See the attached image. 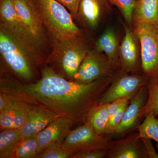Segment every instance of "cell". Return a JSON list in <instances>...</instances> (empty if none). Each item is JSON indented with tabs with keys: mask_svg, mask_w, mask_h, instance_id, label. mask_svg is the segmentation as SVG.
<instances>
[{
	"mask_svg": "<svg viewBox=\"0 0 158 158\" xmlns=\"http://www.w3.org/2000/svg\"><path fill=\"white\" fill-rule=\"evenodd\" d=\"M148 97L147 85L142 87L131 99L125 111L120 124L113 135L124 136L135 125Z\"/></svg>",
	"mask_w": 158,
	"mask_h": 158,
	"instance_id": "e0dca14e",
	"label": "cell"
},
{
	"mask_svg": "<svg viewBox=\"0 0 158 158\" xmlns=\"http://www.w3.org/2000/svg\"><path fill=\"white\" fill-rule=\"evenodd\" d=\"M52 41L81 37L67 9L56 0H30Z\"/></svg>",
	"mask_w": 158,
	"mask_h": 158,
	"instance_id": "277c9868",
	"label": "cell"
},
{
	"mask_svg": "<svg viewBox=\"0 0 158 158\" xmlns=\"http://www.w3.org/2000/svg\"><path fill=\"white\" fill-rule=\"evenodd\" d=\"M73 124V123L68 118L59 117L37 134L36 136L38 143V155L52 144H62Z\"/></svg>",
	"mask_w": 158,
	"mask_h": 158,
	"instance_id": "5bb4252c",
	"label": "cell"
},
{
	"mask_svg": "<svg viewBox=\"0 0 158 158\" xmlns=\"http://www.w3.org/2000/svg\"><path fill=\"white\" fill-rule=\"evenodd\" d=\"M0 54L5 65L21 81H37V68L41 65L34 54L17 37L0 25Z\"/></svg>",
	"mask_w": 158,
	"mask_h": 158,
	"instance_id": "7a4b0ae2",
	"label": "cell"
},
{
	"mask_svg": "<svg viewBox=\"0 0 158 158\" xmlns=\"http://www.w3.org/2000/svg\"><path fill=\"white\" fill-rule=\"evenodd\" d=\"M131 99V98H130L119 99L109 103L108 106L109 119L113 117L119 111L125 103L130 101Z\"/></svg>",
	"mask_w": 158,
	"mask_h": 158,
	"instance_id": "f1b7e54d",
	"label": "cell"
},
{
	"mask_svg": "<svg viewBox=\"0 0 158 158\" xmlns=\"http://www.w3.org/2000/svg\"><path fill=\"white\" fill-rule=\"evenodd\" d=\"M109 103L97 104L89 110L83 123L89 126L98 134L105 135L109 120L108 106Z\"/></svg>",
	"mask_w": 158,
	"mask_h": 158,
	"instance_id": "d6986e66",
	"label": "cell"
},
{
	"mask_svg": "<svg viewBox=\"0 0 158 158\" xmlns=\"http://www.w3.org/2000/svg\"><path fill=\"white\" fill-rule=\"evenodd\" d=\"M60 117L42 105H31L27 119L20 127L23 138L36 135L52 122Z\"/></svg>",
	"mask_w": 158,
	"mask_h": 158,
	"instance_id": "9a60e30c",
	"label": "cell"
},
{
	"mask_svg": "<svg viewBox=\"0 0 158 158\" xmlns=\"http://www.w3.org/2000/svg\"><path fill=\"white\" fill-rule=\"evenodd\" d=\"M114 70L106 55L95 49L89 50L73 81L88 84L102 78L113 76Z\"/></svg>",
	"mask_w": 158,
	"mask_h": 158,
	"instance_id": "30bf717a",
	"label": "cell"
},
{
	"mask_svg": "<svg viewBox=\"0 0 158 158\" xmlns=\"http://www.w3.org/2000/svg\"><path fill=\"white\" fill-rule=\"evenodd\" d=\"M106 158H149L138 132H134L124 139L110 141Z\"/></svg>",
	"mask_w": 158,
	"mask_h": 158,
	"instance_id": "4fadbf2b",
	"label": "cell"
},
{
	"mask_svg": "<svg viewBox=\"0 0 158 158\" xmlns=\"http://www.w3.org/2000/svg\"><path fill=\"white\" fill-rule=\"evenodd\" d=\"M134 22L155 24L158 25V0H138L133 13Z\"/></svg>",
	"mask_w": 158,
	"mask_h": 158,
	"instance_id": "ffe728a7",
	"label": "cell"
},
{
	"mask_svg": "<svg viewBox=\"0 0 158 158\" xmlns=\"http://www.w3.org/2000/svg\"><path fill=\"white\" fill-rule=\"evenodd\" d=\"M111 6L107 0H81L76 19L88 28L95 30Z\"/></svg>",
	"mask_w": 158,
	"mask_h": 158,
	"instance_id": "2e32d148",
	"label": "cell"
},
{
	"mask_svg": "<svg viewBox=\"0 0 158 158\" xmlns=\"http://www.w3.org/2000/svg\"><path fill=\"white\" fill-rule=\"evenodd\" d=\"M130 101L125 103L117 113L109 119L105 131V135H113L115 131L120 124L123 114L129 104Z\"/></svg>",
	"mask_w": 158,
	"mask_h": 158,
	"instance_id": "4316f807",
	"label": "cell"
},
{
	"mask_svg": "<svg viewBox=\"0 0 158 158\" xmlns=\"http://www.w3.org/2000/svg\"><path fill=\"white\" fill-rule=\"evenodd\" d=\"M20 19L42 51L46 41L45 28L30 0H12Z\"/></svg>",
	"mask_w": 158,
	"mask_h": 158,
	"instance_id": "8fae6325",
	"label": "cell"
},
{
	"mask_svg": "<svg viewBox=\"0 0 158 158\" xmlns=\"http://www.w3.org/2000/svg\"><path fill=\"white\" fill-rule=\"evenodd\" d=\"M0 25L11 31L24 44L41 65L46 63L47 59L20 19L12 0H0Z\"/></svg>",
	"mask_w": 158,
	"mask_h": 158,
	"instance_id": "8992f818",
	"label": "cell"
},
{
	"mask_svg": "<svg viewBox=\"0 0 158 158\" xmlns=\"http://www.w3.org/2000/svg\"><path fill=\"white\" fill-rule=\"evenodd\" d=\"M141 46V66L143 73L152 77L158 70V25L134 22Z\"/></svg>",
	"mask_w": 158,
	"mask_h": 158,
	"instance_id": "5b68a950",
	"label": "cell"
},
{
	"mask_svg": "<svg viewBox=\"0 0 158 158\" xmlns=\"http://www.w3.org/2000/svg\"><path fill=\"white\" fill-rule=\"evenodd\" d=\"M121 71L113 80L102 95L98 104L110 103L119 99L132 98L141 88L147 85L149 77L146 75H129Z\"/></svg>",
	"mask_w": 158,
	"mask_h": 158,
	"instance_id": "ba28073f",
	"label": "cell"
},
{
	"mask_svg": "<svg viewBox=\"0 0 158 158\" xmlns=\"http://www.w3.org/2000/svg\"><path fill=\"white\" fill-rule=\"evenodd\" d=\"M152 77L155 80L156 82L157 83L158 85V70L157 71V72Z\"/></svg>",
	"mask_w": 158,
	"mask_h": 158,
	"instance_id": "1f68e13d",
	"label": "cell"
},
{
	"mask_svg": "<svg viewBox=\"0 0 158 158\" xmlns=\"http://www.w3.org/2000/svg\"><path fill=\"white\" fill-rule=\"evenodd\" d=\"M125 35L118 48L119 66L123 72L135 73L139 69V51L138 36L124 25Z\"/></svg>",
	"mask_w": 158,
	"mask_h": 158,
	"instance_id": "7c38bea8",
	"label": "cell"
},
{
	"mask_svg": "<svg viewBox=\"0 0 158 158\" xmlns=\"http://www.w3.org/2000/svg\"><path fill=\"white\" fill-rule=\"evenodd\" d=\"M107 149H92L87 150L73 154L70 158H105L108 153Z\"/></svg>",
	"mask_w": 158,
	"mask_h": 158,
	"instance_id": "83f0119b",
	"label": "cell"
},
{
	"mask_svg": "<svg viewBox=\"0 0 158 158\" xmlns=\"http://www.w3.org/2000/svg\"><path fill=\"white\" fill-rule=\"evenodd\" d=\"M23 138L20 128L1 131L0 158H14L15 152Z\"/></svg>",
	"mask_w": 158,
	"mask_h": 158,
	"instance_id": "44dd1931",
	"label": "cell"
},
{
	"mask_svg": "<svg viewBox=\"0 0 158 158\" xmlns=\"http://www.w3.org/2000/svg\"><path fill=\"white\" fill-rule=\"evenodd\" d=\"M31 104L21 97L0 92V130L20 128L25 123Z\"/></svg>",
	"mask_w": 158,
	"mask_h": 158,
	"instance_id": "52a82bcc",
	"label": "cell"
},
{
	"mask_svg": "<svg viewBox=\"0 0 158 158\" xmlns=\"http://www.w3.org/2000/svg\"><path fill=\"white\" fill-rule=\"evenodd\" d=\"M143 122L138 126V136L141 138L153 139L157 143L158 149V118L154 113H148Z\"/></svg>",
	"mask_w": 158,
	"mask_h": 158,
	"instance_id": "7402d4cb",
	"label": "cell"
},
{
	"mask_svg": "<svg viewBox=\"0 0 158 158\" xmlns=\"http://www.w3.org/2000/svg\"><path fill=\"white\" fill-rule=\"evenodd\" d=\"M147 150L149 158H158V154L154 149L151 142V139L148 138H141Z\"/></svg>",
	"mask_w": 158,
	"mask_h": 158,
	"instance_id": "4dcf8cb0",
	"label": "cell"
},
{
	"mask_svg": "<svg viewBox=\"0 0 158 158\" xmlns=\"http://www.w3.org/2000/svg\"><path fill=\"white\" fill-rule=\"evenodd\" d=\"M38 154L37 136L23 138L14 153V158H36Z\"/></svg>",
	"mask_w": 158,
	"mask_h": 158,
	"instance_id": "cb8c5ba5",
	"label": "cell"
},
{
	"mask_svg": "<svg viewBox=\"0 0 158 158\" xmlns=\"http://www.w3.org/2000/svg\"><path fill=\"white\" fill-rule=\"evenodd\" d=\"M110 142L106 135H99L89 126L84 124L71 130L62 145L72 155L89 149H108Z\"/></svg>",
	"mask_w": 158,
	"mask_h": 158,
	"instance_id": "9c48e42d",
	"label": "cell"
},
{
	"mask_svg": "<svg viewBox=\"0 0 158 158\" xmlns=\"http://www.w3.org/2000/svg\"><path fill=\"white\" fill-rule=\"evenodd\" d=\"M112 6H116L130 25L133 23V13L135 0H107Z\"/></svg>",
	"mask_w": 158,
	"mask_h": 158,
	"instance_id": "d4e9b609",
	"label": "cell"
},
{
	"mask_svg": "<svg viewBox=\"0 0 158 158\" xmlns=\"http://www.w3.org/2000/svg\"><path fill=\"white\" fill-rule=\"evenodd\" d=\"M41 77L27 84L9 77L1 78L0 90L17 94L31 104H40L73 123H83L90 109L98 104L113 76L88 84L69 81L48 65L41 69Z\"/></svg>",
	"mask_w": 158,
	"mask_h": 158,
	"instance_id": "6da1fadb",
	"label": "cell"
},
{
	"mask_svg": "<svg viewBox=\"0 0 158 158\" xmlns=\"http://www.w3.org/2000/svg\"><path fill=\"white\" fill-rule=\"evenodd\" d=\"M62 145L54 144L48 146L36 158H70L71 155L65 151Z\"/></svg>",
	"mask_w": 158,
	"mask_h": 158,
	"instance_id": "484cf974",
	"label": "cell"
},
{
	"mask_svg": "<svg viewBox=\"0 0 158 158\" xmlns=\"http://www.w3.org/2000/svg\"><path fill=\"white\" fill-rule=\"evenodd\" d=\"M89 50L81 37L55 40L46 64L58 74L73 81Z\"/></svg>",
	"mask_w": 158,
	"mask_h": 158,
	"instance_id": "3957f363",
	"label": "cell"
},
{
	"mask_svg": "<svg viewBox=\"0 0 158 158\" xmlns=\"http://www.w3.org/2000/svg\"><path fill=\"white\" fill-rule=\"evenodd\" d=\"M138 1V0H135V2H137V1Z\"/></svg>",
	"mask_w": 158,
	"mask_h": 158,
	"instance_id": "d6a6232c",
	"label": "cell"
},
{
	"mask_svg": "<svg viewBox=\"0 0 158 158\" xmlns=\"http://www.w3.org/2000/svg\"><path fill=\"white\" fill-rule=\"evenodd\" d=\"M68 9L73 17L76 19L79 6L81 0H56Z\"/></svg>",
	"mask_w": 158,
	"mask_h": 158,
	"instance_id": "f546056e",
	"label": "cell"
},
{
	"mask_svg": "<svg viewBox=\"0 0 158 158\" xmlns=\"http://www.w3.org/2000/svg\"><path fill=\"white\" fill-rule=\"evenodd\" d=\"M148 97L144 107L140 114V118L145 116L148 113L158 114V85L152 77L149 78L147 83Z\"/></svg>",
	"mask_w": 158,
	"mask_h": 158,
	"instance_id": "603a6c76",
	"label": "cell"
},
{
	"mask_svg": "<svg viewBox=\"0 0 158 158\" xmlns=\"http://www.w3.org/2000/svg\"><path fill=\"white\" fill-rule=\"evenodd\" d=\"M118 39L115 31L108 28L99 37L95 44V50L104 52L114 69L119 66Z\"/></svg>",
	"mask_w": 158,
	"mask_h": 158,
	"instance_id": "ac0fdd59",
	"label": "cell"
}]
</instances>
